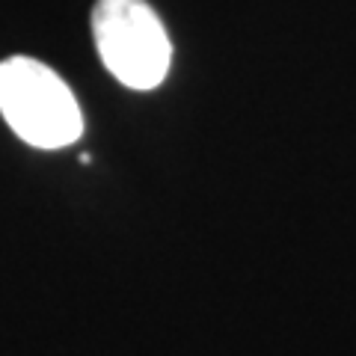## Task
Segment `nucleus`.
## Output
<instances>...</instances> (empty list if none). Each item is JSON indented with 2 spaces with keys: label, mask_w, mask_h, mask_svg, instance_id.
<instances>
[{
  "label": "nucleus",
  "mask_w": 356,
  "mask_h": 356,
  "mask_svg": "<svg viewBox=\"0 0 356 356\" xmlns=\"http://www.w3.org/2000/svg\"><path fill=\"white\" fill-rule=\"evenodd\" d=\"M92 39L104 69L128 89H154L172 65V42L146 0H98Z\"/></svg>",
  "instance_id": "obj_2"
},
{
  "label": "nucleus",
  "mask_w": 356,
  "mask_h": 356,
  "mask_svg": "<svg viewBox=\"0 0 356 356\" xmlns=\"http://www.w3.org/2000/svg\"><path fill=\"white\" fill-rule=\"evenodd\" d=\"M0 113L15 137L36 149H65L83 134V116L72 89L33 57L0 63Z\"/></svg>",
  "instance_id": "obj_1"
}]
</instances>
